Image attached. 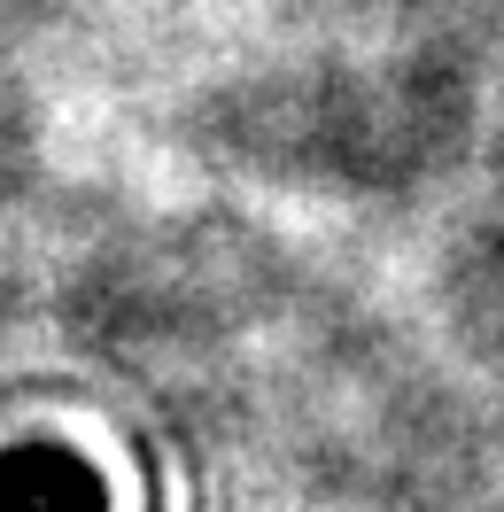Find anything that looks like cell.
Returning a JSON list of instances; mask_svg holds the SVG:
<instances>
[{"label": "cell", "mask_w": 504, "mask_h": 512, "mask_svg": "<svg viewBox=\"0 0 504 512\" xmlns=\"http://www.w3.org/2000/svg\"><path fill=\"white\" fill-rule=\"evenodd\" d=\"M0 512H101V489L78 458H8Z\"/></svg>", "instance_id": "cell-1"}]
</instances>
